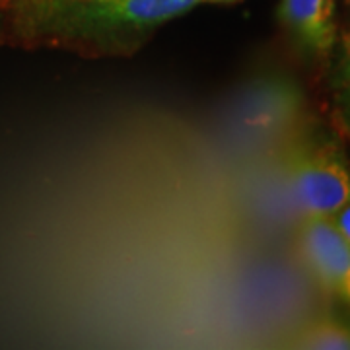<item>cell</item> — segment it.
<instances>
[{"mask_svg": "<svg viewBox=\"0 0 350 350\" xmlns=\"http://www.w3.org/2000/svg\"><path fill=\"white\" fill-rule=\"evenodd\" d=\"M202 0H0L6 38L88 57H126Z\"/></svg>", "mask_w": 350, "mask_h": 350, "instance_id": "1", "label": "cell"}, {"mask_svg": "<svg viewBox=\"0 0 350 350\" xmlns=\"http://www.w3.org/2000/svg\"><path fill=\"white\" fill-rule=\"evenodd\" d=\"M337 0H280L276 18L304 57L325 61L337 43Z\"/></svg>", "mask_w": 350, "mask_h": 350, "instance_id": "3", "label": "cell"}, {"mask_svg": "<svg viewBox=\"0 0 350 350\" xmlns=\"http://www.w3.org/2000/svg\"><path fill=\"white\" fill-rule=\"evenodd\" d=\"M298 349L350 350V325L337 317H319L306 325L294 338Z\"/></svg>", "mask_w": 350, "mask_h": 350, "instance_id": "5", "label": "cell"}, {"mask_svg": "<svg viewBox=\"0 0 350 350\" xmlns=\"http://www.w3.org/2000/svg\"><path fill=\"white\" fill-rule=\"evenodd\" d=\"M300 250L315 280L338 296L350 275V245L329 216H306Z\"/></svg>", "mask_w": 350, "mask_h": 350, "instance_id": "4", "label": "cell"}, {"mask_svg": "<svg viewBox=\"0 0 350 350\" xmlns=\"http://www.w3.org/2000/svg\"><path fill=\"white\" fill-rule=\"evenodd\" d=\"M350 68V29L349 33L342 39V49H340V64H338V72L340 70H349Z\"/></svg>", "mask_w": 350, "mask_h": 350, "instance_id": "8", "label": "cell"}, {"mask_svg": "<svg viewBox=\"0 0 350 350\" xmlns=\"http://www.w3.org/2000/svg\"><path fill=\"white\" fill-rule=\"evenodd\" d=\"M342 300H347L350 304V275L347 276V280H345V284H342V290H340V294H338Z\"/></svg>", "mask_w": 350, "mask_h": 350, "instance_id": "9", "label": "cell"}, {"mask_svg": "<svg viewBox=\"0 0 350 350\" xmlns=\"http://www.w3.org/2000/svg\"><path fill=\"white\" fill-rule=\"evenodd\" d=\"M288 183L306 216H331L350 200V167L333 138L308 137L288 148Z\"/></svg>", "mask_w": 350, "mask_h": 350, "instance_id": "2", "label": "cell"}, {"mask_svg": "<svg viewBox=\"0 0 350 350\" xmlns=\"http://www.w3.org/2000/svg\"><path fill=\"white\" fill-rule=\"evenodd\" d=\"M331 218V222L337 226V230L340 232V236L349 241L350 245V200L349 202H345L340 208H338L337 213L331 214L329 216Z\"/></svg>", "mask_w": 350, "mask_h": 350, "instance_id": "6", "label": "cell"}, {"mask_svg": "<svg viewBox=\"0 0 350 350\" xmlns=\"http://www.w3.org/2000/svg\"><path fill=\"white\" fill-rule=\"evenodd\" d=\"M338 84V100L340 105L345 109V115L349 117L350 121V68L349 70H340L337 76Z\"/></svg>", "mask_w": 350, "mask_h": 350, "instance_id": "7", "label": "cell"}, {"mask_svg": "<svg viewBox=\"0 0 350 350\" xmlns=\"http://www.w3.org/2000/svg\"><path fill=\"white\" fill-rule=\"evenodd\" d=\"M6 25H4V16L0 12V47L4 45V41H6Z\"/></svg>", "mask_w": 350, "mask_h": 350, "instance_id": "10", "label": "cell"}]
</instances>
